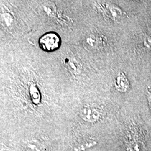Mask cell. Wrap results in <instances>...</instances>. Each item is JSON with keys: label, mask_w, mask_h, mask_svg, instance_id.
<instances>
[{"label": "cell", "mask_w": 151, "mask_h": 151, "mask_svg": "<svg viewBox=\"0 0 151 151\" xmlns=\"http://www.w3.org/2000/svg\"><path fill=\"white\" fill-rule=\"evenodd\" d=\"M86 43L87 45V47L89 45L90 47H95V44H96V42L95 40V38H92V37H88L87 38L86 40Z\"/></svg>", "instance_id": "cell-7"}, {"label": "cell", "mask_w": 151, "mask_h": 151, "mask_svg": "<svg viewBox=\"0 0 151 151\" xmlns=\"http://www.w3.org/2000/svg\"><path fill=\"white\" fill-rule=\"evenodd\" d=\"M39 46L46 52H53L60 48L62 40L59 34L54 32H49L42 35L38 41Z\"/></svg>", "instance_id": "cell-1"}, {"label": "cell", "mask_w": 151, "mask_h": 151, "mask_svg": "<svg viewBox=\"0 0 151 151\" xmlns=\"http://www.w3.org/2000/svg\"><path fill=\"white\" fill-rule=\"evenodd\" d=\"M82 119L88 122H95L99 120L102 116L101 109L92 105H85L80 110Z\"/></svg>", "instance_id": "cell-2"}, {"label": "cell", "mask_w": 151, "mask_h": 151, "mask_svg": "<svg viewBox=\"0 0 151 151\" xmlns=\"http://www.w3.org/2000/svg\"><path fill=\"white\" fill-rule=\"evenodd\" d=\"M144 45L147 48H150L151 47V38L150 37H147L144 40Z\"/></svg>", "instance_id": "cell-8"}, {"label": "cell", "mask_w": 151, "mask_h": 151, "mask_svg": "<svg viewBox=\"0 0 151 151\" xmlns=\"http://www.w3.org/2000/svg\"><path fill=\"white\" fill-rule=\"evenodd\" d=\"M114 85L116 89L121 92H125L128 90L129 83L124 73L120 72L118 73L115 78Z\"/></svg>", "instance_id": "cell-4"}, {"label": "cell", "mask_w": 151, "mask_h": 151, "mask_svg": "<svg viewBox=\"0 0 151 151\" xmlns=\"http://www.w3.org/2000/svg\"><path fill=\"white\" fill-rule=\"evenodd\" d=\"M127 151H140L139 144L137 142H133L128 146Z\"/></svg>", "instance_id": "cell-6"}, {"label": "cell", "mask_w": 151, "mask_h": 151, "mask_svg": "<svg viewBox=\"0 0 151 151\" xmlns=\"http://www.w3.org/2000/svg\"><path fill=\"white\" fill-rule=\"evenodd\" d=\"M147 96H148V100L150 108L151 111V87H148L147 88Z\"/></svg>", "instance_id": "cell-9"}, {"label": "cell", "mask_w": 151, "mask_h": 151, "mask_svg": "<svg viewBox=\"0 0 151 151\" xmlns=\"http://www.w3.org/2000/svg\"><path fill=\"white\" fill-rule=\"evenodd\" d=\"M63 62L66 68L74 75H79L82 70L81 61L75 56L69 55L65 57Z\"/></svg>", "instance_id": "cell-3"}, {"label": "cell", "mask_w": 151, "mask_h": 151, "mask_svg": "<svg viewBox=\"0 0 151 151\" xmlns=\"http://www.w3.org/2000/svg\"><path fill=\"white\" fill-rule=\"evenodd\" d=\"M109 10L110 12L111 17L114 20H115L116 18L119 17L122 15V11L120 9L117 7H115V6L109 7Z\"/></svg>", "instance_id": "cell-5"}]
</instances>
